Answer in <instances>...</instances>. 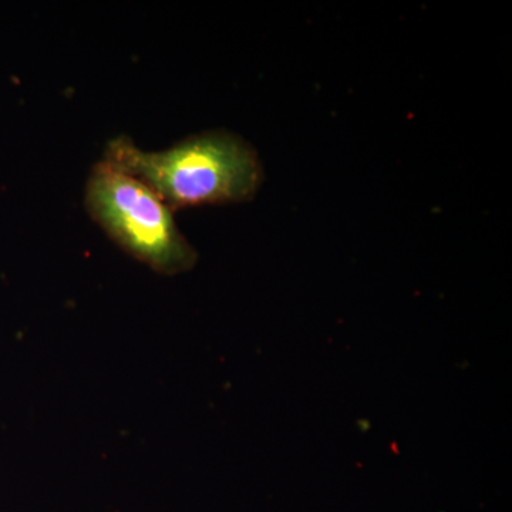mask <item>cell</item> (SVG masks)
Instances as JSON below:
<instances>
[{
    "label": "cell",
    "instance_id": "obj_1",
    "mask_svg": "<svg viewBox=\"0 0 512 512\" xmlns=\"http://www.w3.org/2000/svg\"><path fill=\"white\" fill-rule=\"evenodd\" d=\"M103 160L146 183L174 211L254 200L265 178L258 151L227 130L192 134L160 151L119 136L107 143Z\"/></svg>",
    "mask_w": 512,
    "mask_h": 512
},
{
    "label": "cell",
    "instance_id": "obj_2",
    "mask_svg": "<svg viewBox=\"0 0 512 512\" xmlns=\"http://www.w3.org/2000/svg\"><path fill=\"white\" fill-rule=\"evenodd\" d=\"M84 207L114 244L158 274H183L197 262L173 208L146 183L106 160L90 171Z\"/></svg>",
    "mask_w": 512,
    "mask_h": 512
}]
</instances>
